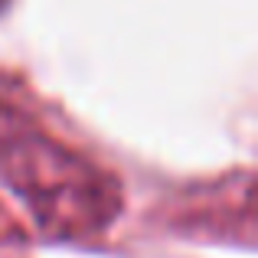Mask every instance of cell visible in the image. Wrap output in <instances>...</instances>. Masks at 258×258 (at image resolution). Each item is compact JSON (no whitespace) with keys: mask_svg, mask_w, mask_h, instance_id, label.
<instances>
[{"mask_svg":"<svg viewBox=\"0 0 258 258\" xmlns=\"http://www.w3.org/2000/svg\"><path fill=\"white\" fill-rule=\"evenodd\" d=\"M0 180L49 239H88L118 219L121 186L108 170L0 101Z\"/></svg>","mask_w":258,"mask_h":258,"instance_id":"1","label":"cell"}]
</instances>
